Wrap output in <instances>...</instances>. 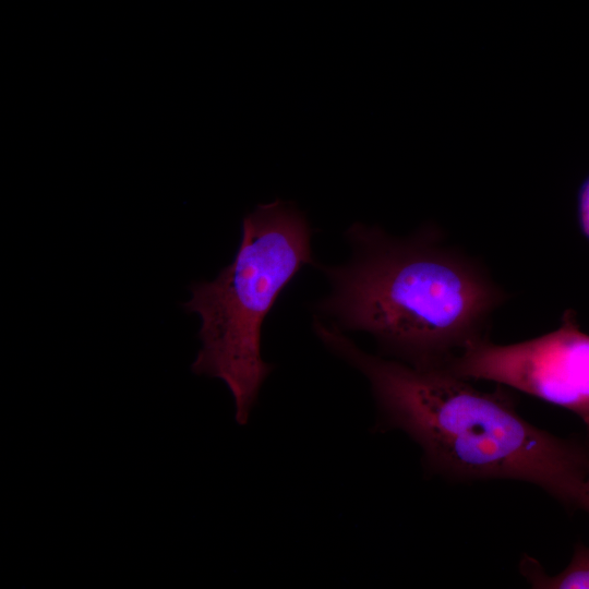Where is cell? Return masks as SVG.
<instances>
[{"label":"cell","instance_id":"6da1fadb","mask_svg":"<svg viewBox=\"0 0 589 589\" xmlns=\"http://www.w3.org/2000/svg\"><path fill=\"white\" fill-rule=\"evenodd\" d=\"M314 330L370 382L380 429L418 443L426 470L452 480H519L579 509L589 442L551 434L524 419L503 389L483 392L443 366L420 368L363 351L334 324Z\"/></svg>","mask_w":589,"mask_h":589},{"label":"cell","instance_id":"7a4b0ae2","mask_svg":"<svg viewBox=\"0 0 589 589\" xmlns=\"http://www.w3.org/2000/svg\"><path fill=\"white\" fill-rule=\"evenodd\" d=\"M346 236L352 257L321 266L332 290L317 305L338 328L370 333L386 353L420 368L445 366L484 338L505 293L434 230L398 239L353 224Z\"/></svg>","mask_w":589,"mask_h":589},{"label":"cell","instance_id":"3957f363","mask_svg":"<svg viewBox=\"0 0 589 589\" xmlns=\"http://www.w3.org/2000/svg\"><path fill=\"white\" fill-rule=\"evenodd\" d=\"M312 230L291 203L261 204L242 220L232 262L211 281L190 286L182 304L201 318L196 375L221 380L235 401V419L249 421L261 387L273 370L261 354L262 324L286 286L314 263Z\"/></svg>","mask_w":589,"mask_h":589},{"label":"cell","instance_id":"277c9868","mask_svg":"<svg viewBox=\"0 0 589 589\" xmlns=\"http://www.w3.org/2000/svg\"><path fill=\"white\" fill-rule=\"evenodd\" d=\"M466 380H484L520 390L574 412L589 441V334L566 310L553 332L497 345L485 337L469 344L443 366Z\"/></svg>","mask_w":589,"mask_h":589},{"label":"cell","instance_id":"5b68a950","mask_svg":"<svg viewBox=\"0 0 589 589\" xmlns=\"http://www.w3.org/2000/svg\"><path fill=\"white\" fill-rule=\"evenodd\" d=\"M519 569L532 588L589 589V545L578 543L569 564L556 575H548L540 563L528 555L521 558Z\"/></svg>","mask_w":589,"mask_h":589},{"label":"cell","instance_id":"8992f818","mask_svg":"<svg viewBox=\"0 0 589 589\" xmlns=\"http://www.w3.org/2000/svg\"><path fill=\"white\" fill-rule=\"evenodd\" d=\"M578 219L584 235L589 239V177L578 193Z\"/></svg>","mask_w":589,"mask_h":589},{"label":"cell","instance_id":"52a82bcc","mask_svg":"<svg viewBox=\"0 0 589 589\" xmlns=\"http://www.w3.org/2000/svg\"><path fill=\"white\" fill-rule=\"evenodd\" d=\"M580 509H584L587 513H589V471H588V476H587L584 490H582Z\"/></svg>","mask_w":589,"mask_h":589}]
</instances>
